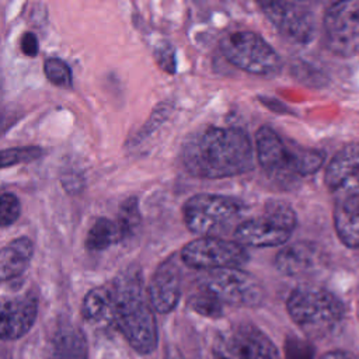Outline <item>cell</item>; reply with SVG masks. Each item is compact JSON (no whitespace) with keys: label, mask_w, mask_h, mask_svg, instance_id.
I'll return each mask as SVG.
<instances>
[{"label":"cell","mask_w":359,"mask_h":359,"mask_svg":"<svg viewBox=\"0 0 359 359\" xmlns=\"http://www.w3.org/2000/svg\"><path fill=\"white\" fill-rule=\"evenodd\" d=\"M181 161L194 177H236L254 168V149L244 129L209 126L189 137L182 147Z\"/></svg>","instance_id":"6da1fadb"},{"label":"cell","mask_w":359,"mask_h":359,"mask_svg":"<svg viewBox=\"0 0 359 359\" xmlns=\"http://www.w3.org/2000/svg\"><path fill=\"white\" fill-rule=\"evenodd\" d=\"M111 311L108 323L140 353H151L157 345V324L146 297L139 269L122 272L109 287Z\"/></svg>","instance_id":"7a4b0ae2"},{"label":"cell","mask_w":359,"mask_h":359,"mask_svg":"<svg viewBox=\"0 0 359 359\" xmlns=\"http://www.w3.org/2000/svg\"><path fill=\"white\" fill-rule=\"evenodd\" d=\"M324 182L332 199L338 238L349 248H359V143H349L334 154Z\"/></svg>","instance_id":"3957f363"},{"label":"cell","mask_w":359,"mask_h":359,"mask_svg":"<svg viewBox=\"0 0 359 359\" xmlns=\"http://www.w3.org/2000/svg\"><path fill=\"white\" fill-rule=\"evenodd\" d=\"M255 151L264 171L278 181H294L314 174L324 163V153L285 142L264 125L255 135Z\"/></svg>","instance_id":"277c9868"},{"label":"cell","mask_w":359,"mask_h":359,"mask_svg":"<svg viewBox=\"0 0 359 359\" xmlns=\"http://www.w3.org/2000/svg\"><path fill=\"white\" fill-rule=\"evenodd\" d=\"M286 307L292 320L311 338L332 335L345 317L342 302L330 290L314 285L293 289Z\"/></svg>","instance_id":"5b68a950"},{"label":"cell","mask_w":359,"mask_h":359,"mask_svg":"<svg viewBox=\"0 0 359 359\" xmlns=\"http://www.w3.org/2000/svg\"><path fill=\"white\" fill-rule=\"evenodd\" d=\"M297 224L293 208L283 201H268L261 216L247 219L234 229V240L248 247H276L285 244Z\"/></svg>","instance_id":"8992f818"},{"label":"cell","mask_w":359,"mask_h":359,"mask_svg":"<svg viewBox=\"0 0 359 359\" xmlns=\"http://www.w3.org/2000/svg\"><path fill=\"white\" fill-rule=\"evenodd\" d=\"M240 203L229 196L196 194L182 206V220L191 233L201 237H217L238 217Z\"/></svg>","instance_id":"52a82bcc"},{"label":"cell","mask_w":359,"mask_h":359,"mask_svg":"<svg viewBox=\"0 0 359 359\" xmlns=\"http://www.w3.org/2000/svg\"><path fill=\"white\" fill-rule=\"evenodd\" d=\"M226 60L250 74L271 76L280 70L278 52L254 31H233L220 41Z\"/></svg>","instance_id":"ba28073f"},{"label":"cell","mask_w":359,"mask_h":359,"mask_svg":"<svg viewBox=\"0 0 359 359\" xmlns=\"http://www.w3.org/2000/svg\"><path fill=\"white\" fill-rule=\"evenodd\" d=\"M198 286L230 306L252 307L264 299V289L258 279L238 268L205 271L199 276Z\"/></svg>","instance_id":"9c48e42d"},{"label":"cell","mask_w":359,"mask_h":359,"mask_svg":"<svg viewBox=\"0 0 359 359\" xmlns=\"http://www.w3.org/2000/svg\"><path fill=\"white\" fill-rule=\"evenodd\" d=\"M180 257L187 266L203 272L238 268L248 261L244 245L222 237H198L182 247Z\"/></svg>","instance_id":"30bf717a"},{"label":"cell","mask_w":359,"mask_h":359,"mask_svg":"<svg viewBox=\"0 0 359 359\" xmlns=\"http://www.w3.org/2000/svg\"><path fill=\"white\" fill-rule=\"evenodd\" d=\"M213 359H279V353L273 342L259 328L243 323L216 337Z\"/></svg>","instance_id":"8fae6325"},{"label":"cell","mask_w":359,"mask_h":359,"mask_svg":"<svg viewBox=\"0 0 359 359\" xmlns=\"http://www.w3.org/2000/svg\"><path fill=\"white\" fill-rule=\"evenodd\" d=\"M328 49L342 57L359 52V1H337L327 7L323 18Z\"/></svg>","instance_id":"7c38bea8"},{"label":"cell","mask_w":359,"mask_h":359,"mask_svg":"<svg viewBox=\"0 0 359 359\" xmlns=\"http://www.w3.org/2000/svg\"><path fill=\"white\" fill-rule=\"evenodd\" d=\"M259 7L278 32L289 41L300 45L313 41L317 31L316 17L307 4L280 0L262 1Z\"/></svg>","instance_id":"4fadbf2b"},{"label":"cell","mask_w":359,"mask_h":359,"mask_svg":"<svg viewBox=\"0 0 359 359\" xmlns=\"http://www.w3.org/2000/svg\"><path fill=\"white\" fill-rule=\"evenodd\" d=\"M181 296V272L172 258L163 261L154 271L149 287V302L157 313L165 314L175 309Z\"/></svg>","instance_id":"5bb4252c"},{"label":"cell","mask_w":359,"mask_h":359,"mask_svg":"<svg viewBox=\"0 0 359 359\" xmlns=\"http://www.w3.org/2000/svg\"><path fill=\"white\" fill-rule=\"evenodd\" d=\"M38 299L34 293L4 300L1 304V339L11 341L25 335L35 323Z\"/></svg>","instance_id":"9a60e30c"},{"label":"cell","mask_w":359,"mask_h":359,"mask_svg":"<svg viewBox=\"0 0 359 359\" xmlns=\"http://www.w3.org/2000/svg\"><path fill=\"white\" fill-rule=\"evenodd\" d=\"M321 261V251L311 241H296L275 255V268L286 276H299L313 271Z\"/></svg>","instance_id":"2e32d148"},{"label":"cell","mask_w":359,"mask_h":359,"mask_svg":"<svg viewBox=\"0 0 359 359\" xmlns=\"http://www.w3.org/2000/svg\"><path fill=\"white\" fill-rule=\"evenodd\" d=\"M34 255V244L25 237H17L1 248L0 254V278L3 282L21 276L28 268Z\"/></svg>","instance_id":"e0dca14e"},{"label":"cell","mask_w":359,"mask_h":359,"mask_svg":"<svg viewBox=\"0 0 359 359\" xmlns=\"http://www.w3.org/2000/svg\"><path fill=\"white\" fill-rule=\"evenodd\" d=\"M49 359H88L87 341L73 325L59 328L53 337Z\"/></svg>","instance_id":"ac0fdd59"},{"label":"cell","mask_w":359,"mask_h":359,"mask_svg":"<svg viewBox=\"0 0 359 359\" xmlns=\"http://www.w3.org/2000/svg\"><path fill=\"white\" fill-rule=\"evenodd\" d=\"M121 241H122V237H121L116 222L108 217H98L87 231L86 247L90 251L98 252Z\"/></svg>","instance_id":"d6986e66"},{"label":"cell","mask_w":359,"mask_h":359,"mask_svg":"<svg viewBox=\"0 0 359 359\" xmlns=\"http://www.w3.org/2000/svg\"><path fill=\"white\" fill-rule=\"evenodd\" d=\"M111 311L109 287H94L83 299L81 316L88 323H108Z\"/></svg>","instance_id":"ffe728a7"},{"label":"cell","mask_w":359,"mask_h":359,"mask_svg":"<svg viewBox=\"0 0 359 359\" xmlns=\"http://www.w3.org/2000/svg\"><path fill=\"white\" fill-rule=\"evenodd\" d=\"M115 222L118 224L122 241L135 236V233L137 231L142 223V215H140L137 198L130 196L122 201V203L119 205L118 216Z\"/></svg>","instance_id":"44dd1931"},{"label":"cell","mask_w":359,"mask_h":359,"mask_svg":"<svg viewBox=\"0 0 359 359\" xmlns=\"http://www.w3.org/2000/svg\"><path fill=\"white\" fill-rule=\"evenodd\" d=\"M189 306L196 313L206 317H220L223 313V303L206 289L198 286V290L189 297Z\"/></svg>","instance_id":"7402d4cb"},{"label":"cell","mask_w":359,"mask_h":359,"mask_svg":"<svg viewBox=\"0 0 359 359\" xmlns=\"http://www.w3.org/2000/svg\"><path fill=\"white\" fill-rule=\"evenodd\" d=\"M42 154H43V150L38 146L4 149L0 153V165H1V168H7L10 165L29 163V161L38 160Z\"/></svg>","instance_id":"603a6c76"},{"label":"cell","mask_w":359,"mask_h":359,"mask_svg":"<svg viewBox=\"0 0 359 359\" xmlns=\"http://www.w3.org/2000/svg\"><path fill=\"white\" fill-rule=\"evenodd\" d=\"M43 73L46 79L57 87H67L72 84V70L69 65L59 57H48L43 62Z\"/></svg>","instance_id":"cb8c5ba5"},{"label":"cell","mask_w":359,"mask_h":359,"mask_svg":"<svg viewBox=\"0 0 359 359\" xmlns=\"http://www.w3.org/2000/svg\"><path fill=\"white\" fill-rule=\"evenodd\" d=\"M21 213V202L11 192H3L0 198V222L3 227L11 226Z\"/></svg>","instance_id":"d4e9b609"},{"label":"cell","mask_w":359,"mask_h":359,"mask_svg":"<svg viewBox=\"0 0 359 359\" xmlns=\"http://www.w3.org/2000/svg\"><path fill=\"white\" fill-rule=\"evenodd\" d=\"M156 60L163 70L168 73L175 72V56L170 43H164L156 49Z\"/></svg>","instance_id":"484cf974"},{"label":"cell","mask_w":359,"mask_h":359,"mask_svg":"<svg viewBox=\"0 0 359 359\" xmlns=\"http://www.w3.org/2000/svg\"><path fill=\"white\" fill-rule=\"evenodd\" d=\"M60 182L69 194H77L84 187V178L79 172L73 171H65V174L60 177Z\"/></svg>","instance_id":"4316f807"},{"label":"cell","mask_w":359,"mask_h":359,"mask_svg":"<svg viewBox=\"0 0 359 359\" xmlns=\"http://www.w3.org/2000/svg\"><path fill=\"white\" fill-rule=\"evenodd\" d=\"M21 50L24 52V55L34 57L38 55L39 50V43H38V38L34 32H25L21 38Z\"/></svg>","instance_id":"83f0119b"},{"label":"cell","mask_w":359,"mask_h":359,"mask_svg":"<svg viewBox=\"0 0 359 359\" xmlns=\"http://www.w3.org/2000/svg\"><path fill=\"white\" fill-rule=\"evenodd\" d=\"M320 359H358V358L355 355H352L351 352L335 349V351H330V352L324 353Z\"/></svg>","instance_id":"f1b7e54d"},{"label":"cell","mask_w":359,"mask_h":359,"mask_svg":"<svg viewBox=\"0 0 359 359\" xmlns=\"http://www.w3.org/2000/svg\"><path fill=\"white\" fill-rule=\"evenodd\" d=\"M164 359H188L178 348H165Z\"/></svg>","instance_id":"f546056e"}]
</instances>
